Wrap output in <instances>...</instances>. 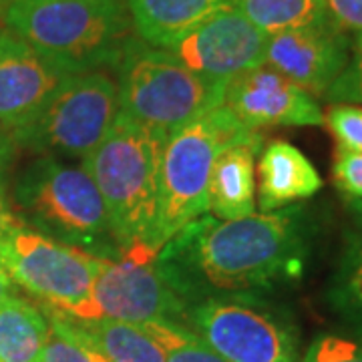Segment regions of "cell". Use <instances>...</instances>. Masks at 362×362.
Listing matches in <instances>:
<instances>
[{"instance_id": "28", "label": "cell", "mask_w": 362, "mask_h": 362, "mask_svg": "<svg viewBox=\"0 0 362 362\" xmlns=\"http://www.w3.org/2000/svg\"><path fill=\"white\" fill-rule=\"evenodd\" d=\"M324 6L340 30L362 37V0H324Z\"/></svg>"}, {"instance_id": "25", "label": "cell", "mask_w": 362, "mask_h": 362, "mask_svg": "<svg viewBox=\"0 0 362 362\" xmlns=\"http://www.w3.org/2000/svg\"><path fill=\"white\" fill-rule=\"evenodd\" d=\"M302 362H362V342L324 334L312 342Z\"/></svg>"}, {"instance_id": "14", "label": "cell", "mask_w": 362, "mask_h": 362, "mask_svg": "<svg viewBox=\"0 0 362 362\" xmlns=\"http://www.w3.org/2000/svg\"><path fill=\"white\" fill-rule=\"evenodd\" d=\"M65 77L26 40L0 26V125L11 137L35 119Z\"/></svg>"}, {"instance_id": "33", "label": "cell", "mask_w": 362, "mask_h": 362, "mask_svg": "<svg viewBox=\"0 0 362 362\" xmlns=\"http://www.w3.org/2000/svg\"><path fill=\"white\" fill-rule=\"evenodd\" d=\"M2 195H6V189H2V187H0V197H2Z\"/></svg>"}, {"instance_id": "4", "label": "cell", "mask_w": 362, "mask_h": 362, "mask_svg": "<svg viewBox=\"0 0 362 362\" xmlns=\"http://www.w3.org/2000/svg\"><path fill=\"white\" fill-rule=\"evenodd\" d=\"M121 113L159 139L223 103L226 85L207 81L169 51L131 42L119 63Z\"/></svg>"}, {"instance_id": "23", "label": "cell", "mask_w": 362, "mask_h": 362, "mask_svg": "<svg viewBox=\"0 0 362 362\" xmlns=\"http://www.w3.org/2000/svg\"><path fill=\"white\" fill-rule=\"evenodd\" d=\"M324 123L334 135L338 149L362 153V105H330L324 117Z\"/></svg>"}, {"instance_id": "13", "label": "cell", "mask_w": 362, "mask_h": 362, "mask_svg": "<svg viewBox=\"0 0 362 362\" xmlns=\"http://www.w3.org/2000/svg\"><path fill=\"white\" fill-rule=\"evenodd\" d=\"M228 107L247 129L258 127H308L322 125V109L308 90L272 66L262 65L232 78L223 89Z\"/></svg>"}, {"instance_id": "7", "label": "cell", "mask_w": 362, "mask_h": 362, "mask_svg": "<svg viewBox=\"0 0 362 362\" xmlns=\"http://www.w3.org/2000/svg\"><path fill=\"white\" fill-rule=\"evenodd\" d=\"M119 113V89L109 75H69L13 141L40 156L85 159L113 129Z\"/></svg>"}, {"instance_id": "26", "label": "cell", "mask_w": 362, "mask_h": 362, "mask_svg": "<svg viewBox=\"0 0 362 362\" xmlns=\"http://www.w3.org/2000/svg\"><path fill=\"white\" fill-rule=\"evenodd\" d=\"M338 294H340V306L362 328V246L356 247L349 258L344 280L338 288Z\"/></svg>"}, {"instance_id": "34", "label": "cell", "mask_w": 362, "mask_h": 362, "mask_svg": "<svg viewBox=\"0 0 362 362\" xmlns=\"http://www.w3.org/2000/svg\"><path fill=\"white\" fill-rule=\"evenodd\" d=\"M4 2H6V0H0V6H2V4H4Z\"/></svg>"}, {"instance_id": "2", "label": "cell", "mask_w": 362, "mask_h": 362, "mask_svg": "<svg viewBox=\"0 0 362 362\" xmlns=\"http://www.w3.org/2000/svg\"><path fill=\"white\" fill-rule=\"evenodd\" d=\"M163 145V139L119 113L109 135L83 159V169L103 197L111 233L121 250H156Z\"/></svg>"}, {"instance_id": "12", "label": "cell", "mask_w": 362, "mask_h": 362, "mask_svg": "<svg viewBox=\"0 0 362 362\" xmlns=\"http://www.w3.org/2000/svg\"><path fill=\"white\" fill-rule=\"evenodd\" d=\"M350 61V42L330 18L268 37L266 65L310 95H326Z\"/></svg>"}, {"instance_id": "1", "label": "cell", "mask_w": 362, "mask_h": 362, "mask_svg": "<svg viewBox=\"0 0 362 362\" xmlns=\"http://www.w3.org/2000/svg\"><path fill=\"white\" fill-rule=\"evenodd\" d=\"M2 23L66 75L119 65L131 47L123 0H6Z\"/></svg>"}, {"instance_id": "20", "label": "cell", "mask_w": 362, "mask_h": 362, "mask_svg": "<svg viewBox=\"0 0 362 362\" xmlns=\"http://www.w3.org/2000/svg\"><path fill=\"white\" fill-rule=\"evenodd\" d=\"M266 37L328 18L324 0H230Z\"/></svg>"}, {"instance_id": "17", "label": "cell", "mask_w": 362, "mask_h": 362, "mask_svg": "<svg viewBox=\"0 0 362 362\" xmlns=\"http://www.w3.org/2000/svg\"><path fill=\"white\" fill-rule=\"evenodd\" d=\"M256 149L258 145H232L216 159L207 187V209H211L220 220H240L254 214Z\"/></svg>"}, {"instance_id": "9", "label": "cell", "mask_w": 362, "mask_h": 362, "mask_svg": "<svg viewBox=\"0 0 362 362\" xmlns=\"http://www.w3.org/2000/svg\"><path fill=\"white\" fill-rule=\"evenodd\" d=\"M157 254L147 246H133L123 250L119 259H105L93 282L89 300L75 314L66 316L131 324L177 322L175 318L183 306L163 274L157 270Z\"/></svg>"}, {"instance_id": "31", "label": "cell", "mask_w": 362, "mask_h": 362, "mask_svg": "<svg viewBox=\"0 0 362 362\" xmlns=\"http://www.w3.org/2000/svg\"><path fill=\"white\" fill-rule=\"evenodd\" d=\"M13 296H16V292H14V282L11 280V276L0 268V302Z\"/></svg>"}, {"instance_id": "11", "label": "cell", "mask_w": 362, "mask_h": 362, "mask_svg": "<svg viewBox=\"0 0 362 362\" xmlns=\"http://www.w3.org/2000/svg\"><path fill=\"white\" fill-rule=\"evenodd\" d=\"M268 37L233 6H226L168 51L199 77L228 85L256 66L266 65Z\"/></svg>"}, {"instance_id": "8", "label": "cell", "mask_w": 362, "mask_h": 362, "mask_svg": "<svg viewBox=\"0 0 362 362\" xmlns=\"http://www.w3.org/2000/svg\"><path fill=\"white\" fill-rule=\"evenodd\" d=\"M103 256L52 240L16 221L0 235V268L49 308L75 314L89 300Z\"/></svg>"}, {"instance_id": "21", "label": "cell", "mask_w": 362, "mask_h": 362, "mask_svg": "<svg viewBox=\"0 0 362 362\" xmlns=\"http://www.w3.org/2000/svg\"><path fill=\"white\" fill-rule=\"evenodd\" d=\"M49 338L42 362H109L71 316L47 306Z\"/></svg>"}, {"instance_id": "32", "label": "cell", "mask_w": 362, "mask_h": 362, "mask_svg": "<svg viewBox=\"0 0 362 362\" xmlns=\"http://www.w3.org/2000/svg\"><path fill=\"white\" fill-rule=\"evenodd\" d=\"M354 207H356V214H358V218H361L362 223V199H356V202H354Z\"/></svg>"}, {"instance_id": "18", "label": "cell", "mask_w": 362, "mask_h": 362, "mask_svg": "<svg viewBox=\"0 0 362 362\" xmlns=\"http://www.w3.org/2000/svg\"><path fill=\"white\" fill-rule=\"evenodd\" d=\"M47 316L18 296L0 302V362H42Z\"/></svg>"}, {"instance_id": "19", "label": "cell", "mask_w": 362, "mask_h": 362, "mask_svg": "<svg viewBox=\"0 0 362 362\" xmlns=\"http://www.w3.org/2000/svg\"><path fill=\"white\" fill-rule=\"evenodd\" d=\"M73 318V316H71ZM81 330L103 352L109 362H165L168 354L145 324L119 322L109 318L77 320Z\"/></svg>"}, {"instance_id": "29", "label": "cell", "mask_w": 362, "mask_h": 362, "mask_svg": "<svg viewBox=\"0 0 362 362\" xmlns=\"http://www.w3.org/2000/svg\"><path fill=\"white\" fill-rule=\"evenodd\" d=\"M14 141L11 133L0 125V187L6 189V171L14 157Z\"/></svg>"}, {"instance_id": "24", "label": "cell", "mask_w": 362, "mask_h": 362, "mask_svg": "<svg viewBox=\"0 0 362 362\" xmlns=\"http://www.w3.org/2000/svg\"><path fill=\"white\" fill-rule=\"evenodd\" d=\"M324 97H328L332 103L362 105V37H356L349 65L332 83V87L326 90Z\"/></svg>"}, {"instance_id": "30", "label": "cell", "mask_w": 362, "mask_h": 362, "mask_svg": "<svg viewBox=\"0 0 362 362\" xmlns=\"http://www.w3.org/2000/svg\"><path fill=\"white\" fill-rule=\"evenodd\" d=\"M16 221H18V218L14 216L13 209L6 204V195H2L0 197V235L6 232L13 223H16Z\"/></svg>"}, {"instance_id": "22", "label": "cell", "mask_w": 362, "mask_h": 362, "mask_svg": "<svg viewBox=\"0 0 362 362\" xmlns=\"http://www.w3.org/2000/svg\"><path fill=\"white\" fill-rule=\"evenodd\" d=\"M145 326L165 350L168 354L165 362H226L195 332L187 330L181 324L151 322Z\"/></svg>"}, {"instance_id": "5", "label": "cell", "mask_w": 362, "mask_h": 362, "mask_svg": "<svg viewBox=\"0 0 362 362\" xmlns=\"http://www.w3.org/2000/svg\"><path fill=\"white\" fill-rule=\"evenodd\" d=\"M13 204L23 220L52 240L83 250L115 242L103 197L89 173L51 156H40L16 177Z\"/></svg>"}, {"instance_id": "27", "label": "cell", "mask_w": 362, "mask_h": 362, "mask_svg": "<svg viewBox=\"0 0 362 362\" xmlns=\"http://www.w3.org/2000/svg\"><path fill=\"white\" fill-rule=\"evenodd\" d=\"M332 173L337 185L344 194L362 199V153L338 149Z\"/></svg>"}, {"instance_id": "16", "label": "cell", "mask_w": 362, "mask_h": 362, "mask_svg": "<svg viewBox=\"0 0 362 362\" xmlns=\"http://www.w3.org/2000/svg\"><path fill=\"white\" fill-rule=\"evenodd\" d=\"M131 23L145 42L169 49L175 40L194 30L230 0H123Z\"/></svg>"}, {"instance_id": "15", "label": "cell", "mask_w": 362, "mask_h": 362, "mask_svg": "<svg viewBox=\"0 0 362 362\" xmlns=\"http://www.w3.org/2000/svg\"><path fill=\"white\" fill-rule=\"evenodd\" d=\"M322 180L310 159L292 143H270L258 161V204L274 211L320 192Z\"/></svg>"}, {"instance_id": "3", "label": "cell", "mask_w": 362, "mask_h": 362, "mask_svg": "<svg viewBox=\"0 0 362 362\" xmlns=\"http://www.w3.org/2000/svg\"><path fill=\"white\" fill-rule=\"evenodd\" d=\"M228 107H214L177 129L163 145L159 163V214L153 247L157 252L207 211V187L214 163L226 147L258 145Z\"/></svg>"}, {"instance_id": "6", "label": "cell", "mask_w": 362, "mask_h": 362, "mask_svg": "<svg viewBox=\"0 0 362 362\" xmlns=\"http://www.w3.org/2000/svg\"><path fill=\"white\" fill-rule=\"evenodd\" d=\"M298 247L292 214L264 211L207 226L197 235V264L211 284L238 290L270 282L298 258Z\"/></svg>"}, {"instance_id": "10", "label": "cell", "mask_w": 362, "mask_h": 362, "mask_svg": "<svg viewBox=\"0 0 362 362\" xmlns=\"http://www.w3.org/2000/svg\"><path fill=\"white\" fill-rule=\"evenodd\" d=\"M189 322L226 362H298L290 328L256 306L209 300L194 308Z\"/></svg>"}]
</instances>
